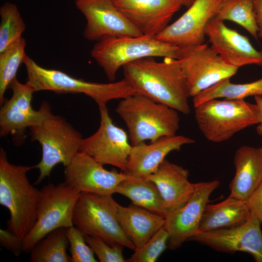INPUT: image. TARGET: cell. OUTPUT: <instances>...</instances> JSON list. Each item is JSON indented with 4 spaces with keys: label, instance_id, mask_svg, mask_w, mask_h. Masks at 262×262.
Listing matches in <instances>:
<instances>
[{
    "label": "cell",
    "instance_id": "8",
    "mask_svg": "<svg viewBox=\"0 0 262 262\" xmlns=\"http://www.w3.org/2000/svg\"><path fill=\"white\" fill-rule=\"evenodd\" d=\"M117 205L111 195L82 192L74 210V226L84 235L97 236L111 246H125L134 251V245L117 220Z\"/></svg>",
    "mask_w": 262,
    "mask_h": 262
},
{
    "label": "cell",
    "instance_id": "15",
    "mask_svg": "<svg viewBox=\"0 0 262 262\" xmlns=\"http://www.w3.org/2000/svg\"><path fill=\"white\" fill-rule=\"evenodd\" d=\"M223 0H195L188 10L155 37L180 48L205 43L207 24L217 15Z\"/></svg>",
    "mask_w": 262,
    "mask_h": 262
},
{
    "label": "cell",
    "instance_id": "16",
    "mask_svg": "<svg viewBox=\"0 0 262 262\" xmlns=\"http://www.w3.org/2000/svg\"><path fill=\"white\" fill-rule=\"evenodd\" d=\"M103 166L92 156L79 151L65 166V182L80 193L112 195L128 175L114 169L107 170Z\"/></svg>",
    "mask_w": 262,
    "mask_h": 262
},
{
    "label": "cell",
    "instance_id": "33",
    "mask_svg": "<svg viewBox=\"0 0 262 262\" xmlns=\"http://www.w3.org/2000/svg\"><path fill=\"white\" fill-rule=\"evenodd\" d=\"M84 235L86 243L100 262H126L122 253V246H112L98 237Z\"/></svg>",
    "mask_w": 262,
    "mask_h": 262
},
{
    "label": "cell",
    "instance_id": "23",
    "mask_svg": "<svg viewBox=\"0 0 262 262\" xmlns=\"http://www.w3.org/2000/svg\"><path fill=\"white\" fill-rule=\"evenodd\" d=\"M116 216L135 249L142 247L165 223L164 218L133 203L128 207L117 203Z\"/></svg>",
    "mask_w": 262,
    "mask_h": 262
},
{
    "label": "cell",
    "instance_id": "32",
    "mask_svg": "<svg viewBox=\"0 0 262 262\" xmlns=\"http://www.w3.org/2000/svg\"><path fill=\"white\" fill-rule=\"evenodd\" d=\"M71 262H96L93 249L86 244L84 234L75 226L67 229Z\"/></svg>",
    "mask_w": 262,
    "mask_h": 262
},
{
    "label": "cell",
    "instance_id": "2",
    "mask_svg": "<svg viewBox=\"0 0 262 262\" xmlns=\"http://www.w3.org/2000/svg\"><path fill=\"white\" fill-rule=\"evenodd\" d=\"M33 166L9 162L0 149V204L9 211L8 229L24 239L34 227L37 217L40 191L32 185L27 173Z\"/></svg>",
    "mask_w": 262,
    "mask_h": 262
},
{
    "label": "cell",
    "instance_id": "28",
    "mask_svg": "<svg viewBox=\"0 0 262 262\" xmlns=\"http://www.w3.org/2000/svg\"><path fill=\"white\" fill-rule=\"evenodd\" d=\"M216 16L237 23L258 40L253 0H223Z\"/></svg>",
    "mask_w": 262,
    "mask_h": 262
},
{
    "label": "cell",
    "instance_id": "17",
    "mask_svg": "<svg viewBox=\"0 0 262 262\" xmlns=\"http://www.w3.org/2000/svg\"><path fill=\"white\" fill-rule=\"evenodd\" d=\"M261 222L252 213L245 223L234 227L200 232L189 241L196 242L215 250L251 254L256 262H262V232Z\"/></svg>",
    "mask_w": 262,
    "mask_h": 262
},
{
    "label": "cell",
    "instance_id": "37",
    "mask_svg": "<svg viewBox=\"0 0 262 262\" xmlns=\"http://www.w3.org/2000/svg\"><path fill=\"white\" fill-rule=\"evenodd\" d=\"M255 104H256L259 112L260 122L256 128L257 134L262 136V96H254Z\"/></svg>",
    "mask_w": 262,
    "mask_h": 262
},
{
    "label": "cell",
    "instance_id": "38",
    "mask_svg": "<svg viewBox=\"0 0 262 262\" xmlns=\"http://www.w3.org/2000/svg\"><path fill=\"white\" fill-rule=\"evenodd\" d=\"M195 0H182L183 6L189 8Z\"/></svg>",
    "mask_w": 262,
    "mask_h": 262
},
{
    "label": "cell",
    "instance_id": "14",
    "mask_svg": "<svg viewBox=\"0 0 262 262\" xmlns=\"http://www.w3.org/2000/svg\"><path fill=\"white\" fill-rule=\"evenodd\" d=\"M219 181L195 183L194 192L186 203L168 213L164 226L169 234L168 248L175 250L199 233L201 218L211 194Z\"/></svg>",
    "mask_w": 262,
    "mask_h": 262
},
{
    "label": "cell",
    "instance_id": "13",
    "mask_svg": "<svg viewBox=\"0 0 262 262\" xmlns=\"http://www.w3.org/2000/svg\"><path fill=\"white\" fill-rule=\"evenodd\" d=\"M86 20L84 37L98 41L105 36H140L141 32L120 11L113 0H75Z\"/></svg>",
    "mask_w": 262,
    "mask_h": 262
},
{
    "label": "cell",
    "instance_id": "9",
    "mask_svg": "<svg viewBox=\"0 0 262 262\" xmlns=\"http://www.w3.org/2000/svg\"><path fill=\"white\" fill-rule=\"evenodd\" d=\"M36 222L23 239V251L30 252L36 243L49 232L74 226L73 215L80 195L65 182L42 187Z\"/></svg>",
    "mask_w": 262,
    "mask_h": 262
},
{
    "label": "cell",
    "instance_id": "11",
    "mask_svg": "<svg viewBox=\"0 0 262 262\" xmlns=\"http://www.w3.org/2000/svg\"><path fill=\"white\" fill-rule=\"evenodd\" d=\"M12 96L5 99L0 110V134L13 136L17 143L22 142L27 128L40 124L51 113L49 103L46 101L40 104L38 110L31 104L33 88L26 82H20L16 77L10 83Z\"/></svg>",
    "mask_w": 262,
    "mask_h": 262
},
{
    "label": "cell",
    "instance_id": "27",
    "mask_svg": "<svg viewBox=\"0 0 262 262\" xmlns=\"http://www.w3.org/2000/svg\"><path fill=\"white\" fill-rule=\"evenodd\" d=\"M66 228L56 229L37 242L30 251L32 262H71Z\"/></svg>",
    "mask_w": 262,
    "mask_h": 262
},
{
    "label": "cell",
    "instance_id": "39",
    "mask_svg": "<svg viewBox=\"0 0 262 262\" xmlns=\"http://www.w3.org/2000/svg\"><path fill=\"white\" fill-rule=\"evenodd\" d=\"M261 143H262V142H261Z\"/></svg>",
    "mask_w": 262,
    "mask_h": 262
},
{
    "label": "cell",
    "instance_id": "20",
    "mask_svg": "<svg viewBox=\"0 0 262 262\" xmlns=\"http://www.w3.org/2000/svg\"><path fill=\"white\" fill-rule=\"evenodd\" d=\"M194 142L192 138L175 134L160 137L149 144L143 142L132 146L125 173L146 178L156 171L168 153L179 151L183 146Z\"/></svg>",
    "mask_w": 262,
    "mask_h": 262
},
{
    "label": "cell",
    "instance_id": "35",
    "mask_svg": "<svg viewBox=\"0 0 262 262\" xmlns=\"http://www.w3.org/2000/svg\"><path fill=\"white\" fill-rule=\"evenodd\" d=\"M251 213L262 224V181L246 200Z\"/></svg>",
    "mask_w": 262,
    "mask_h": 262
},
{
    "label": "cell",
    "instance_id": "22",
    "mask_svg": "<svg viewBox=\"0 0 262 262\" xmlns=\"http://www.w3.org/2000/svg\"><path fill=\"white\" fill-rule=\"evenodd\" d=\"M235 175L229 196L246 201L262 181V146H242L234 156Z\"/></svg>",
    "mask_w": 262,
    "mask_h": 262
},
{
    "label": "cell",
    "instance_id": "7",
    "mask_svg": "<svg viewBox=\"0 0 262 262\" xmlns=\"http://www.w3.org/2000/svg\"><path fill=\"white\" fill-rule=\"evenodd\" d=\"M31 140L41 146L42 156L33 168L39 175L34 184L40 183L50 175L59 164L68 165L79 151L82 137L63 116L51 113L40 124L29 128Z\"/></svg>",
    "mask_w": 262,
    "mask_h": 262
},
{
    "label": "cell",
    "instance_id": "19",
    "mask_svg": "<svg viewBox=\"0 0 262 262\" xmlns=\"http://www.w3.org/2000/svg\"><path fill=\"white\" fill-rule=\"evenodd\" d=\"M144 35L155 37L183 6L182 0H113Z\"/></svg>",
    "mask_w": 262,
    "mask_h": 262
},
{
    "label": "cell",
    "instance_id": "5",
    "mask_svg": "<svg viewBox=\"0 0 262 262\" xmlns=\"http://www.w3.org/2000/svg\"><path fill=\"white\" fill-rule=\"evenodd\" d=\"M182 49L155 37L105 36L93 47L90 55L103 70L110 82L116 79L118 70L135 60L148 57L180 58Z\"/></svg>",
    "mask_w": 262,
    "mask_h": 262
},
{
    "label": "cell",
    "instance_id": "30",
    "mask_svg": "<svg viewBox=\"0 0 262 262\" xmlns=\"http://www.w3.org/2000/svg\"><path fill=\"white\" fill-rule=\"evenodd\" d=\"M0 52L22 37L26 24L17 6L6 2L0 7Z\"/></svg>",
    "mask_w": 262,
    "mask_h": 262
},
{
    "label": "cell",
    "instance_id": "10",
    "mask_svg": "<svg viewBox=\"0 0 262 262\" xmlns=\"http://www.w3.org/2000/svg\"><path fill=\"white\" fill-rule=\"evenodd\" d=\"M181 49L178 60L190 97H194L222 80L230 78L238 69L225 62L207 44Z\"/></svg>",
    "mask_w": 262,
    "mask_h": 262
},
{
    "label": "cell",
    "instance_id": "34",
    "mask_svg": "<svg viewBox=\"0 0 262 262\" xmlns=\"http://www.w3.org/2000/svg\"><path fill=\"white\" fill-rule=\"evenodd\" d=\"M0 245L16 257L23 252V239L7 229H0Z\"/></svg>",
    "mask_w": 262,
    "mask_h": 262
},
{
    "label": "cell",
    "instance_id": "24",
    "mask_svg": "<svg viewBox=\"0 0 262 262\" xmlns=\"http://www.w3.org/2000/svg\"><path fill=\"white\" fill-rule=\"evenodd\" d=\"M251 214L246 201L229 196L220 203L207 204L199 233L241 225L248 220Z\"/></svg>",
    "mask_w": 262,
    "mask_h": 262
},
{
    "label": "cell",
    "instance_id": "4",
    "mask_svg": "<svg viewBox=\"0 0 262 262\" xmlns=\"http://www.w3.org/2000/svg\"><path fill=\"white\" fill-rule=\"evenodd\" d=\"M23 64L27 74L26 82L35 92L82 93L92 98L98 107L106 105L111 100L121 99L138 94L125 78L108 83L90 82L74 78L60 70L43 67L28 55L26 56Z\"/></svg>",
    "mask_w": 262,
    "mask_h": 262
},
{
    "label": "cell",
    "instance_id": "6",
    "mask_svg": "<svg viewBox=\"0 0 262 262\" xmlns=\"http://www.w3.org/2000/svg\"><path fill=\"white\" fill-rule=\"evenodd\" d=\"M194 108L199 129L208 140L214 143L228 140L260 122L256 104L244 99H213Z\"/></svg>",
    "mask_w": 262,
    "mask_h": 262
},
{
    "label": "cell",
    "instance_id": "25",
    "mask_svg": "<svg viewBox=\"0 0 262 262\" xmlns=\"http://www.w3.org/2000/svg\"><path fill=\"white\" fill-rule=\"evenodd\" d=\"M115 193L127 197L133 204L164 218L169 213L156 185L147 179L128 175L118 184Z\"/></svg>",
    "mask_w": 262,
    "mask_h": 262
},
{
    "label": "cell",
    "instance_id": "3",
    "mask_svg": "<svg viewBox=\"0 0 262 262\" xmlns=\"http://www.w3.org/2000/svg\"><path fill=\"white\" fill-rule=\"evenodd\" d=\"M115 111L128 128L132 146L175 135L179 129L178 111L143 95L121 99Z\"/></svg>",
    "mask_w": 262,
    "mask_h": 262
},
{
    "label": "cell",
    "instance_id": "31",
    "mask_svg": "<svg viewBox=\"0 0 262 262\" xmlns=\"http://www.w3.org/2000/svg\"><path fill=\"white\" fill-rule=\"evenodd\" d=\"M169 234L163 227L142 247L135 249L127 262H155L168 247Z\"/></svg>",
    "mask_w": 262,
    "mask_h": 262
},
{
    "label": "cell",
    "instance_id": "29",
    "mask_svg": "<svg viewBox=\"0 0 262 262\" xmlns=\"http://www.w3.org/2000/svg\"><path fill=\"white\" fill-rule=\"evenodd\" d=\"M26 43L22 37L0 52V104L5 100L4 94L11 82L16 78L20 65L26 56Z\"/></svg>",
    "mask_w": 262,
    "mask_h": 262
},
{
    "label": "cell",
    "instance_id": "1",
    "mask_svg": "<svg viewBox=\"0 0 262 262\" xmlns=\"http://www.w3.org/2000/svg\"><path fill=\"white\" fill-rule=\"evenodd\" d=\"M124 78L138 94L164 104L185 115L190 113V97L178 59L153 57L138 59L123 66Z\"/></svg>",
    "mask_w": 262,
    "mask_h": 262
},
{
    "label": "cell",
    "instance_id": "18",
    "mask_svg": "<svg viewBox=\"0 0 262 262\" xmlns=\"http://www.w3.org/2000/svg\"><path fill=\"white\" fill-rule=\"evenodd\" d=\"M205 35L211 47L227 64L239 68L244 66H262V50H257L249 38L228 27L216 16L209 21Z\"/></svg>",
    "mask_w": 262,
    "mask_h": 262
},
{
    "label": "cell",
    "instance_id": "21",
    "mask_svg": "<svg viewBox=\"0 0 262 262\" xmlns=\"http://www.w3.org/2000/svg\"><path fill=\"white\" fill-rule=\"evenodd\" d=\"M189 176L187 169L164 159L145 178L156 185L170 213L184 205L192 196L195 183L189 181Z\"/></svg>",
    "mask_w": 262,
    "mask_h": 262
},
{
    "label": "cell",
    "instance_id": "36",
    "mask_svg": "<svg viewBox=\"0 0 262 262\" xmlns=\"http://www.w3.org/2000/svg\"><path fill=\"white\" fill-rule=\"evenodd\" d=\"M255 20L258 27V37L262 38V0H253Z\"/></svg>",
    "mask_w": 262,
    "mask_h": 262
},
{
    "label": "cell",
    "instance_id": "26",
    "mask_svg": "<svg viewBox=\"0 0 262 262\" xmlns=\"http://www.w3.org/2000/svg\"><path fill=\"white\" fill-rule=\"evenodd\" d=\"M230 78L222 80L193 98L194 107L210 100L224 98L244 99L250 96H262V78L254 82L236 84Z\"/></svg>",
    "mask_w": 262,
    "mask_h": 262
},
{
    "label": "cell",
    "instance_id": "12",
    "mask_svg": "<svg viewBox=\"0 0 262 262\" xmlns=\"http://www.w3.org/2000/svg\"><path fill=\"white\" fill-rule=\"evenodd\" d=\"M98 108L100 126L93 134L82 139L79 151L89 155L102 165L117 167L125 173L132 146L125 131L113 122L107 106Z\"/></svg>",
    "mask_w": 262,
    "mask_h": 262
}]
</instances>
